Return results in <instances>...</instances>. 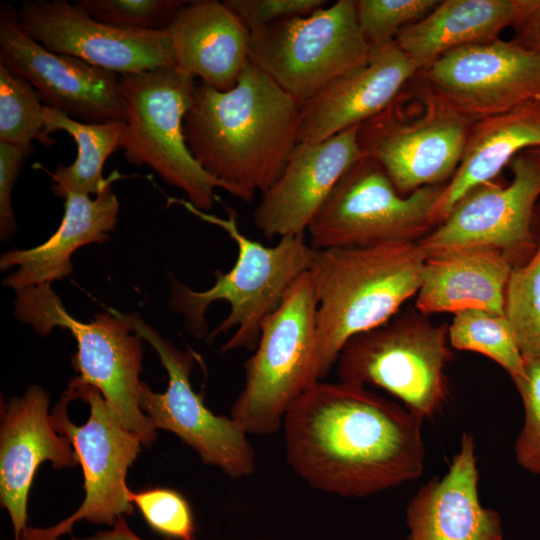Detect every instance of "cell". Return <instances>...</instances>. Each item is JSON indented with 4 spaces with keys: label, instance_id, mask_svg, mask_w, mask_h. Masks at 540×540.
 Wrapping results in <instances>:
<instances>
[{
    "label": "cell",
    "instance_id": "52a82bcc",
    "mask_svg": "<svg viewBox=\"0 0 540 540\" xmlns=\"http://www.w3.org/2000/svg\"><path fill=\"white\" fill-rule=\"evenodd\" d=\"M56 431L72 445L84 474V500L50 527H27L21 540H58L85 520L113 526L134 512L126 476L141 452L139 437L94 386L75 376L50 413Z\"/></svg>",
    "mask_w": 540,
    "mask_h": 540
},
{
    "label": "cell",
    "instance_id": "f546056e",
    "mask_svg": "<svg viewBox=\"0 0 540 540\" xmlns=\"http://www.w3.org/2000/svg\"><path fill=\"white\" fill-rule=\"evenodd\" d=\"M507 317L524 358H540V245L512 271L505 297Z\"/></svg>",
    "mask_w": 540,
    "mask_h": 540
},
{
    "label": "cell",
    "instance_id": "8d00e7d4",
    "mask_svg": "<svg viewBox=\"0 0 540 540\" xmlns=\"http://www.w3.org/2000/svg\"><path fill=\"white\" fill-rule=\"evenodd\" d=\"M515 28L517 29L515 42L540 50V4L526 20Z\"/></svg>",
    "mask_w": 540,
    "mask_h": 540
},
{
    "label": "cell",
    "instance_id": "e0dca14e",
    "mask_svg": "<svg viewBox=\"0 0 540 540\" xmlns=\"http://www.w3.org/2000/svg\"><path fill=\"white\" fill-rule=\"evenodd\" d=\"M17 17L25 33L47 50L121 75L174 67L166 30L116 28L66 0L26 1Z\"/></svg>",
    "mask_w": 540,
    "mask_h": 540
},
{
    "label": "cell",
    "instance_id": "ffe728a7",
    "mask_svg": "<svg viewBox=\"0 0 540 540\" xmlns=\"http://www.w3.org/2000/svg\"><path fill=\"white\" fill-rule=\"evenodd\" d=\"M419 71L395 40L371 47L366 63L301 104L299 142H321L374 117Z\"/></svg>",
    "mask_w": 540,
    "mask_h": 540
},
{
    "label": "cell",
    "instance_id": "8fae6325",
    "mask_svg": "<svg viewBox=\"0 0 540 540\" xmlns=\"http://www.w3.org/2000/svg\"><path fill=\"white\" fill-rule=\"evenodd\" d=\"M446 183L401 195L363 155L342 176L307 229L316 250L418 242L434 227V207Z\"/></svg>",
    "mask_w": 540,
    "mask_h": 540
},
{
    "label": "cell",
    "instance_id": "4dcf8cb0",
    "mask_svg": "<svg viewBox=\"0 0 540 540\" xmlns=\"http://www.w3.org/2000/svg\"><path fill=\"white\" fill-rule=\"evenodd\" d=\"M185 0H78L74 3L104 24L136 31H164Z\"/></svg>",
    "mask_w": 540,
    "mask_h": 540
},
{
    "label": "cell",
    "instance_id": "836d02e7",
    "mask_svg": "<svg viewBox=\"0 0 540 540\" xmlns=\"http://www.w3.org/2000/svg\"><path fill=\"white\" fill-rule=\"evenodd\" d=\"M525 374L514 384L524 406V424L515 443L517 463L540 475V358H524Z\"/></svg>",
    "mask_w": 540,
    "mask_h": 540
},
{
    "label": "cell",
    "instance_id": "f35d334b",
    "mask_svg": "<svg viewBox=\"0 0 540 540\" xmlns=\"http://www.w3.org/2000/svg\"><path fill=\"white\" fill-rule=\"evenodd\" d=\"M538 245H540V236H539V241H538Z\"/></svg>",
    "mask_w": 540,
    "mask_h": 540
},
{
    "label": "cell",
    "instance_id": "74e56055",
    "mask_svg": "<svg viewBox=\"0 0 540 540\" xmlns=\"http://www.w3.org/2000/svg\"><path fill=\"white\" fill-rule=\"evenodd\" d=\"M70 540H143L138 535H136L129 525L127 524L124 517L118 518L112 529L99 531L88 537H74L71 536ZM164 540H176L171 538H166Z\"/></svg>",
    "mask_w": 540,
    "mask_h": 540
},
{
    "label": "cell",
    "instance_id": "f1b7e54d",
    "mask_svg": "<svg viewBox=\"0 0 540 540\" xmlns=\"http://www.w3.org/2000/svg\"><path fill=\"white\" fill-rule=\"evenodd\" d=\"M43 105L32 85L0 64V142L31 154L33 140L50 146L44 135Z\"/></svg>",
    "mask_w": 540,
    "mask_h": 540
},
{
    "label": "cell",
    "instance_id": "484cf974",
    "mask_svg": "<svg viewBox=\"0 0 540 540\" xmlns=\"http://www.w3.org/2000/svg\"><path fill=\"white\" fill-rule=\"evenodd\" d=\"M540 147V101L478 119L434 207L437 226L470 190L491 182L520 152Z\"/></svg>",
    "mask_w": 540,
    "mask_h": 540
},
{
    "label": "cell",
    "instance_id": "30bf717a",
    "mask_svg": "<svg viewBox=\"0 0 540 540\" xmlns=\"http://www.w3.org/2000/svg\"><path fill=\"white\" fill-rule=\"evenodd\" d=\"M425 316L397 314L350 339L336 362L339 381L382 388L423 419L438 414L449 394L448 326Z\"/></svg>",
    "mask_w": 540,
    "mask_h": 540
},
{
    "label": "cell",
    "instance_id": "9c48e42d",
    "mask_svg": "<svg viewBox=\"0 0 540 540\" xmlns=\"http://www.w3.org/2000/svg\"><path fill=\"white\" fill-rule=\"evenodd\" d=\"M14 306L15 317L42 336L55 327L71 332L77 342L72 364L78 377L97 388L124 425L150 447L156 429L139 406L143 338L123 314L109 309L83 323L67 312L50 284L17 292Z\"/></svg>",
    "mask_w": 540,
    "mask_h": 540
},
{
    "label": "cell",
    "instance_id": "4fadbf2b",
    "mask_svg": "<svg viewBox=\"0 0 540 540\" xmlns=\"http://www.w3.org/2000/svg\"><path fill=\"white\" fill-rule=\"evenodd\" d=\"M123 316L158 353L168 374V387L163 393L152 391L144 382L141 385L139 406L152 426L176 434L203 463L220 468L232 478L252 475L256 453L247 434L231 417L211 412L192 388L195 354L178 349L139 314Z\"/></svg>",
    "mask_w": 540,
    "mask_h": 540
},
{
    "label": "cell",
    "instance_id": "7402d4cb",
    "mask_svg": "<svg viewBox=\"0 0 540 540\" xmlns=\"http://www.w3.org/2000/svg\"><path fill=\"white\" fill-rule=\"evenodd\" d=\"M166 32L174 68L219 91L233 88L250 62V31L223 1H188Z\"/></svg>",
    "mask_w": 540,
    "mask_h": 540
},
{
    "label": "cell",
    "instance_id": "83f0119b",
    "mask_svg": "<svg viewBox=\"0 0 540 540\" xmlns=\"http://www.w3.org/2000/svg\"><path fill=\"white\" fill-rule=\"evenodd\" d=\"M449 344L480 353L503 368L513 382L525 374V359L505 314L469 309L454 314L448 326Z\"/></svg>",
    "mask_w": 540,
    "mask_h": 540
},
{
    "label": "cell",
    "instance_id": "6da1fadb",
    "mask_svg": "<svg viewBox=\"0 0 540 540\" xmlns=\"http://www.w3.org/2000/svg\"><path fill=\"white\" fill-rule=\"evenodd\" d=\"M423 421L365 385L318 381L284 416L285 457L317 490L373 495L420 477Z\"/></svg>",
    "mask_w": 540,
    "mask_h": 540
},
{
    "label": "cell",
    "instance_id": "7a4b0ae2",
    "mask_svg": "<svg viewBox=\"0 0 540 540\" xmlns=\"http://www.w3.org/2000/svg\"><path fill=\"white\" fill-rule=\"evenodd\" d=\"M300 112V102L249 62L228 91L196 83L184 138L209 175L250 201L277 180L299 143Z\"/></svg>",
    "mask_w": 540,
    "mask_h": 540
},
{
    "label": "cell",
    "instance_id": "4316f807",
    "mask_svg": "<svg viewBox=\"0 0 540 540\" xmlns=\"http://www.w3.org/2000/svg\"><path fill=\"white\" fill-rule=\"evenodd\" d=\"M44 135L52 145L51 133L65 131L77 145V157L71 165H58L48 172L53 184L51 191L59 198L68 194L97 195L107 179L102 176L108 157L120 147L126 121L90 124L43 105Z\"/></svg>",
    "mask_w": 540,
    "mask_h": 540
},
{
    "label": "cell",
    "instance_id": "e575fe53",
    "mask_svg": "<svg viewBox=\"0 0 540 540\" xmlns=\"http://www.w3.org/2000/svg\"><path fill=\"white\" fill-rule=\"evenodd\" d=\"M224 4L253 31L269 24L307 16L327 6L324 0H224Z\"/></svg>",
    "mask_w": 540,
    "mask_h": 540
},
{
    "label": "cell",
    "instance_id": "277c9868",
    "mask_svg": "<svg viewBox=\"0 0 540 540\" xmlns=\"http://www.w3.org/2000/svg\"><path fill=\"white\" fill-rule=\"evenodd\" d=\"M188 212L223 229L238 248L237 259L226 273L215 272L216 282L204 291H195L171 278L170 307L184 317L185 328L196 337L208 332L206 312L216 301L230 305L226 318L210 334L235 329L223 345V352L256 348L263 322L282 302L300 276L310 270L316 250L305 235L279 238L274 246H265L241 232L236 212L230 208L220 218L195 208L183 199H171Z\"/></svg>",
    "mask_w": 540,
    "mask_h": 540
},
{
    "label": "cell",
    "instance_id": "3957f363",
    "mask_svg": "<svg viewBox=\"0 0 540 540\" xmlns=\"http://www.w3.org/2000/svg\"><path fill=\"white\" fill-rule=\"evenodd\" d=\"M425 260L417 242L316 251L309 271L317 299L320 380L350 339L385 324L416 296Z\"/></svg>",
    "mask_w": 540,
    "mask_h": 540
},
{
    "label": "cell",
    "instance_id": "d6986e66",
    "mask_svg": "<svg viewBox=\"0 0 540 540\" xmlns=\"http://www.w3.org/2000/svg\"><path fill=\"white\" fill-rule=\"evenodd\" d=\"M45 461L54 468L79 465L72 445L52 424L48 394L31 385L23 396L10 398L1 407L0 501L9 514L14 540H21L28 527L29 490Z\"/></svg>",
    "mask_w": 540,
    "mask_h": 540
},
{
    "label": "cell",
    "instance_id": "2e32d148",
    "mask_svg": "<svg viewBox=\"0 0 540 540\" xmlns=\"http://www.w3.org/2000/svg\"><path fill=\"white\" fill-rule=\"evenodd\" d=\"M419 73L475 120L540 101V50L515 41L497 38L461 47Z\"/></svg>",
    "mask_w": 540,
    "mask_h": 540
},
{
    "label": "cell",
    "instance_id": "1f68e13d",
    "mask_svg": "<svg viewBox=\"0 0 540 540\" xmlns=\"http://www.w3.org/2000/svg\"><path fill=\"white\" fill-rule=\"evenodd\" d=\"M437 0H356L359 28L368 45H383L396 39L406 27L420 21Z\"/></svg>",
    "mask_w": 540,
    "mask_h": 540
},
{
    "label": "cell",
    "instance_id": "d4e9b609",
    "mask_svg": "<svg viewBox=\"0 0 540 540\" xmlns=\"http://www.w3.org/2000/svg\"><path fill=\"white\" fill-rule=\"evenodd\" d=\"M540 0H444L423 19L406 27L395 41L420 70L445 53L498 38L518 26Z\"/></svg>",
    "mask_w": 540,
    "mask_h": 540
},
{
    "label": "cell",
    "instance_id": "7c38bea8",
    "mask_svg": "<svg viewBox=\"0 0 540 540\" xmlns=\"http://www.w3.org/2000/svg\"><path fill=\"white\" fill-rule=\"evenodd\" d=\"M369 53L356 0H338L250 32V62L301 104L366 63Z\"/></svg>",
    "mask_w": 540,
    "mask_h": 540
},
{
    "label": "cell",
    "instance_id": "5bb4252c",
    "mask_svg": "<svg viewBox=\"0 0 540 540\" xmlns=\"http://www.w3.org/2000/svg\"><path fill=\"white\" fill-rule=\"evenodd\" d=\"M509 164L513 172L509 185L491 181L470 190L417 242L426 258L459 248L485 247L501 251L513 262L534 247L540 147L520 152Z\"/></svg>",
    "mask_w": 540,
    "mask_h": 540
},
{
    "label": "cell",
    "instance_id": "ba28073f",
    "mask_svg": "<svg viewBox=\"0 0 540 540\" xmlns=\"http://www.w3.org/2000/svg\"><path fill=\"white\" fill-rule=\"evenodd\" d=\"M126 126L119 149L136 167L148 166L166 183L182 190L188 202L210 210L216 188L226 186L193 158L184 138V117L191 107L195 78L174 67L119 77Z\"/></svg>",
    "mask_w": 540,
    "mask_h": 540
},
{
    "label": "cell",
    "instance_id": "5b68a950",
    "mask_svg": "<svg viewBox=\"0 0 540 540\" xmlns=\"http://www.w3.org/2000/svg\"><path fill=\"white\" fill-rule=\"evenodd\" d=\"M476 121L418 72L388 107L360 124L358 141L363 155L408 195L452 177Z\"/></svg>",
    "mask_w": 540,
    "mask_h": 540
},
{
    "label": "cell",
    "instance_id": "ac0fdd59",
    "mask_svg": "<svg viewBox=\"0 0 540 540\" xmlns=\"http://www.w3.org/2000/svg\"><path fill=\"white\" fill-rule=\"evenodd\" d=\"M359 126L321 142L295 146L254 210V225L264 236L305 235L342 176L363 157Z\"/></svg>",
    "mask_w": 540,
    "mask_h": 540
},
{
    "label": "cell",
    "instance_id": "44dd1931",
    "mask_svg": "<svg viewBox=\"0 0 540 540\" xmlns=\"http://www.w3.org/2000/svg\"><path fill=\"white\" fill-rule=\"evenodd\" d=\"M475 447L473 435L463 433L447 473L414 494L406 511L407 540H503L499 513L479 499Z\"/></svg>",
    "mask_w": 540,
    "mask_h": 540
},
{
    "label": "cell",
    "instance_id": "8992f818",
    "mask_svg": "<svg viewBox=\"0 0 540 540\" xmlns=\"http://www.w3.org/2000/svg\"><path fill=\"white\" fill-rule=\"evenodd\" d=\"M316 317L314 283L307 271L263 322L254 353L244 363V387L230 417L247 435L279 431L290 407L321 381Z\"/></svg>",
    "mask_w": 540,
    "mask_h": 540
},
{
    "label": "cell",
    "instance_id": "9a60e30c",
    "mask_svg": "<svg viewBox=\"0 0 540 540\" xmlns=\"http://www.w3.org/2000/svg\"><path fill=\"white\" fill-rule=\"evenodd\" d=\"M0 64L28 81L44 105L75 120L126 121L117 73L47 50L25 33L9 4L0 6Z\"/></svg>",
    "mask_w": 540,
    "mask_h": 540
},
{
    "label": "cell",
    "instance_id": "cb8c5ba5",
    "mask_svg": "<svg viewBox=\"0 0 540 540\" xmlns=\"http://www.w3.org/2000/svg\"><path fill=\"white\" fill-rule=\"evenodd\" d=\"M514 263L499 250L467 247L426 258L415 296L424 315L480 309L505 314L507 286Z\"/></svg>",
    "mask_w": 540,
    "mask_h": 540
},
{
    "label": "cell",
    "instance_id": "603a6c76",
    "mask_svg": "<svg viewBox=\"0 0 540 540\" xmlns=\"http://www.w3.org/2000/svg\"><path fill=\"white\" fill-rule=\"evenodd\" d=\"M64 208L58 229L44 243L1 255L2 271L16 267L3 280L4 286L17 293L70 276L72 254L87 244L108 240L109 232L118 221L119 202L110 179L94 199L82 194H68Z\"/></svg>",
    "mask_w": 540,
    "mask_h": 540
},
{
    "label": "cell",
    "instance_id": "d590c367",
    "mask_svg": "<svg viewBox=\"0 0 540 540\" xmlns=\"http://www.w3.org/2000/svg\"><path fill=\"white\" fill-rule=\"evenodd\" d=\"M31 154L23 149L0 142V237L11 238L16 230L12 208V191L24 161Z\"/></svg>",
    "mask_w": 540,
    "mask_h": 540
},
{
    "label": "cell",
    "instance_id": "d6a6232c",
    "mask_svg": "<svg viewBox=\"0 0 540 540\" xmlns=\"http://www.w3.org/2000/svg\"><path fill=\"white\" fill-rule=\"evenodd\" d=\"M129 498L148 525L167 538L194 540V521L185 498L175 490L155 488L129 491Z\"/></svg>",
    "mask_w": 540,
    "mask_h": 540
}]
</instances>
